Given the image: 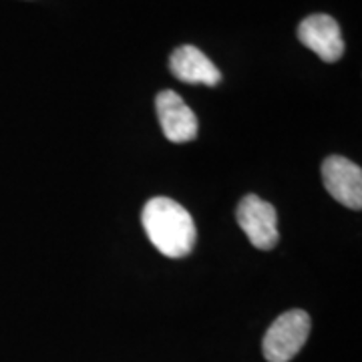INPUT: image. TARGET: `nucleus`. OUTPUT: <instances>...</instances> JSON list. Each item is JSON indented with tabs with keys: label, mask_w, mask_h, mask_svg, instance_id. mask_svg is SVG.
I'll return each mask as SVG.
<instances>
[{
	"label": "nucleus",
	"mask_w": 362,
	"mask_h": 362,
	"mask_svg": "<svg viewBox=\"0 0 362 362\" xmlns=\"http://www.w3.org/2000/svg\"><path fill=\"white\" fill-rule=\"evenodd\" d=\"M141 221L149 242L163 256L180 259L192 254L197 233L194 218L181 204L169 197H153L143 207Z\"/></svg>",
	"instance_id": "obj_1"
},
{
	"label": "nucleus",
	"mask_w": 362,
	"mask_h": 362,
	"mask_svg": "<svg viewBox=\"0 0 362 362\" xmlns=\"http://www.w3.org/2000/svg\"><path fill=\"white\" fill-rule=\"evenodd\" d=\"M310 334V316L304 310H288L278 316L264 337V356L268 362H288L306 344Z\"/></svg>",
	"instance_id": "obj_2"
},
{
	"label": "nucleus",
	"mask_w": 362,
	"mask_h": 362,
	"mask_svg": "<svg viewBox=\"0 0 362 362\" xmlns=\"http://www.w3.org/2000/svg\"><path fill=\"white\" fill-rule=\"evenodd\" d=\"M235 216L252 246L258 250H272L278 244V216L272 204L250 194L240 202Z\"/></svg>",
	"instance_id": "obj_3"
},
{
	"label": "nucleus",
	"mask_w": 362,
	"mask_h": 362,
	"mask_svg": "<svg viewBox=\"0 0 362 362\" xmlns=\"http://www.w3.org/2000/svg\"><path fill=\"white\" fill-rule=\"evenodd\" d=\"M322 181L328 194L350 209L362 207V169L342 156H330L322 163Z\"/></svg>",
	"instance_id": "obj_4"
},
{
	"label": "nucleus",
	"mask_w": 362,
	"mask_h": 362,
	"mask_svg": "<svg viewBox=\"0 0 362 362\" xmlns=\"http://www.w3.org/2000/svg\"><path fill=\"white\" fill-rule=\"evenodd\" d=\"M300 42L316 52L324 63H337L344 54V40L338 23L328 14H312L298 26Z\"/></svg>",
	"instance_id": "obj_5"
},
{
	"label": "nucleus",
	"mask_w": 362,
	"mask_h": 362,
	"mask_svg": "<svg viewBox=\"0 0 362 362\" xmlns=\"http://www.w3.org/2000/svg\"><path fill=\"white\" fill-rule=\"evenodd\" d=\"M157 119L171 143H187L197 137V117L175 90H161L156 99Z\"/></svg>",
	"instance_id": "obj_6"
},
{
	"label": "nucleus",
	"mask_w": 362,
	"mask_h": 362,
	"mask_svg": "<svg viewBox=\"0 0 362 362\" xmlns=\"http://www.w3.org/2000/svg\"><path fill=\"white\" fill-rule=\"evenodd\" d=\"M169 69L181 83H187V85L216 87L221 81L220 69L214 65L197 47H192V45L180 47L171 52Z\"/></svg>",
	"instance_id": "obj_7"
}]
</instances>
